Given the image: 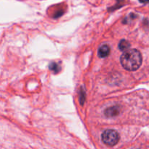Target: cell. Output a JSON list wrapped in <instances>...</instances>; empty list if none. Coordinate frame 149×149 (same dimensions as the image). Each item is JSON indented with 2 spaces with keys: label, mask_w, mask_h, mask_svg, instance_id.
I'll use <instances>...</instances> for the list:
<instances>
[{
  "label": "cell",
  "mask_w": 149,
  "mask_h": 149,
  "mask_svg": "<svg viewBox=\"0 0 149 149\" xmlns=\"http://www.w3.org/2000/svg\"><path fill=\"white\" fill-rule=\"evenodd\" d=\"M130 44L128 41L125 40V39H122L119 44V48L121 51H127L128 48H130Z\"/></svg>",
  "instance_id": "cell-5"
},
{
  "label": "cell",
  "mask_w": 149,
  "mask_h": 149,
  "mask_svg": "<svg viewBox=\"0 0 149 149\" xmlns=\"http://www.w3.org/2000/svg\"><path fill=\"white\" fill-rule=\"evenodd\" d=\"M120 61L125 70L128 71H135L141 67L142 56L138 50H127L121 56Z\"/></svg>",
  "instance_id": "cell-1"
},
{
  "label": "cell",
  "mask_w": 149,
  "mask_h": 149,
  "mask_svg": "<svg viewBox=\"0 0 149 149\" xmlns=\"http://www.w3.org/2000/svg\"><path fill=\"white\" fill-rule=\"evenodd\" d=\"M102 140L106 145L113 146L116 145L120 139L119 133L113 129H107L102 134Z\"/></svg>",
  "instance_id": "cell-2"
},
{
  "label": "cell",
  "mask_w": 149,
  "mask_h": 149,
  "mask_svg": "<svg viewBox=\"0 0 149 149\" xmlns=\"http://www.w3.org/2000/svg\"><path fill=\"white\" fill-rule=\"evenodd\" d=\"M49 68H50L51 70H53V71H55V72H58L59 67H58V64H55V63H52L50 65V67H49Z\"/></svg>",
  "instance_id": "cell-6"
},
{
  "label": "cell",
  "mask_w": 149,
  "mask_h": 149,
  "mask_svg": "<svg viewBox=\"0 0 149 149\" xmlns=\"http://www.w3.org/2000/svg\"><path fill=\"white\" fill-rule=\"evenodd\" d=\"M110 48L107 45H103L99 48L98 49V56L100 58H105L108 56L110 53Z\"/></svg>",
  "instance_id": "cell-3"
},
{
  "label": "cell",
  "mask_w": 149,
  "mask_h": 149,
  "mask_svg": "<svg viewBox=\"0 0 149 149\" xmlns=\"http://www.w3.org/2000/svg\"><path fill=\"white\" fill-rule=\"evenodd\" d=\"M105 114H106V116L107 117L115 116V115H116L118 114L117 108H116V107H113V108H109V109H107L106 110Z\"/></svg>",
  "instance_id": "cell-4"
},
{
  "label": "cell",
  "mask_w": 149,
  "mask_h": 149,
  "mask_svg": "<svg viewBox=\"0 0 149 149\" xmlns=\"http://www.w3.org/2000/svg\"><path fill=\"white\" fill-rule=\"evenodd\" d=\"M139 1L141 3H143V4H146V3L149 2V0H139Z\"/></svg>",
  "instance_id": "cell-7"
}]
</instances>
